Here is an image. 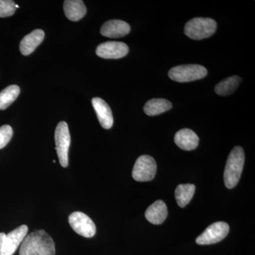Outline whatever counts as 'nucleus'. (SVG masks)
I'll return each instance as SVG.
<instances>
[{
  "label": "nucleus",
  "instance_id": "obj_1",
  "mask_svg": "<svg viewBox=\"0 0 255 255\" xmlns=\"http://www.w3.org/2000/svg\"><path fill=\"white\" fill-rule=\"evenodd\" d=\"M55 243L49 235L39 230L26 236L19 250V255H55Z\"/></svg>",
  "mask_w": 255,
  "mask_h": 255
},
{
  "label": "nucleus",
  "instance_id": "obj_2",
  "mask_svg": "<svg viewBox=\"0 0 255 255\" xmlns=\"http://www.w3.org/2000/svg\"><path fill=\"white\" fill-rule=\"evenodd\" d=\"M245 163V152L243 147L237 146L231 151L224 171L226 187L233 189L237 185Z\"/></svg>",
  "mask_w": 255,
  "mask_h": 255
},
{
  "label": "nucleus",
  "instance_id": "obj_3",
  "mask_svg": "<svg viewBox=\"0 0 255 255\" xmlns=\"http://www.w3.org/2000/svg\"><path fill=\"white\" fill-rule=\"evenodd\" d=\"M216 28L217 23L212 18L197 17L186 23L184 33L191 39L202 40L212 36Z\"/></svg>",
  "mask_w": 255,
  "mask_h": 255
},
{
  "label": "nucleus",
  "instance_id": "obj_4",
  "mask_svg": "<svg viewBox=\"0 0 255 255\" xmlns=\"http://www.w3.org/2000/svg\"><path fill=\"white\" fill-rule=\"evenodd\" d=\"M208 71L199 65H183L174 67L169 71L171 80L178 82H189L205 78Z\"/></svg>",
  "mask_w": 255,
  "mask_h": 255
},
{
  "label": "nucleus",
  "instance_id": "obj_5",
  "mask_svg": "<svg viewBox=\"0 0 255 255\" xmlns=\"http://www.w3.org/2000/svg\"><path fill=\"white\" fill-rule=\"evenodd\" d=\"M28 226L22 225L5 234L0 233V255H13L27 236Z\"/></svg>",
  "mask_w": 255,
  "mask_h": 255
},
{
  "label": "nucleus",
  "instance_id": "obj_6",
  "mask_svg": "<svg viewBox=\"0 0 255 255\" xmlns=\"http://www.w3.org/2000/svg\"><path fill=\"white\" fill-rule=\"evenodd\" d=\"M55 150H57L60 163L62 167L68 166V152L70 149V137L68 124L65 122H60L57 126L55 131Z\"/></svg>",
  "mask_w": 255,
  "mask_h": 255
},
{
  "label": "nucleus",
  "instance_id": "obj_7",
  "mask_svg": "<svg viewBox=\"0 0 255 255\" xmlns=\"http://www.w3.org/2000/svg\"><path fill=\"white\" fill-rule=\"evenodd\" d=\"M157 172V164L150 155H141L137 159L132 169V178L137 182H148L154 179Z\"/></svg>",
  "mask_w": 255,
  "mask_h": 255
},
{
  "label": "nucleus",
  "instance_id": "obj_8",
  "mask_svg": "<svg viewBox=\"0 0 255 255\" xmlns=\"http://www.w3.org/2000/svg\"><path fill=\"white\" fill-rule=\"evenodd\" d=\"M69 223L75 233L85 238H92L96 233L95 223L84 213L76 211L70 215Z\"/></svg>",
  "mask_w": 255,
  "mask_h": 255
},
{
  "label": "nucleus",
  "instance_id": "obj_9",
  "mask_svg": "<svg viewBox=\"0 0 255 255\" xmlns=\"http://www.w3.org/2000/svg\"><path fill=\"white\" fill-rule=\"evenodd\" d=\"M230 227L228 223L216 222L210 225L205 231L196 240V243L201 246L219 243L227 236Z\"/></svg>",
  "mask_w": 255,
  "mask_h": 255
},
{
  "label": "nucleus",
  "instance_id": "obj_10",
  "mask_svg": "<svg viewBox=\"0 0 255 255\" xmlns=\"http://www.w3.org/2000/svg\"><path fill=\"white\" fill-rule=\"evenodd\" d=\"M128 51V47L123 42L107 41L99 45L96 53L105 59H119L125 57Z\"/></svg>",
  "mask_w": 255,
  "mask_h": 255
},
{
  "label": "nucleus",
  "instance_id": "obj_11",
  "mask_svg": "<svg viewBox=\"0 0 255 255\" xmlns=\"http://www.w3.org/2000/svg\"><path fill=\"white\" fill-rule=\"evenodd\" d=\"M130 31V25L122 20H110L102 25L100 32L102 36L108 38H117L128 34Z\"/></svg>",
  "mask_w": 255,
  "mask_h": 255
},
{
  "label": "nucleus",
  "instance_id": "obj_12",
  "mask_svg": "<svg viewBox=\"0 0 255 255\" xmlns=\"http://www.w3.org/2000/svg\"><path fill=\"white\" fill-rule=\"evenodd\" d=\"M92 103L101 126L104 128L110 129L114 124V118L110 106L99 97L92 99Z\"/></svg>",
  "mask_w": 255,
  "mask_h": 255
},
{
  "label": "nucleus",
  "instance_id": "obj_13",
  "mask_svg": "<svg viewBox=\"0 0 255 255\" xmlns=\"http://www.w3.org/2000/svg\"><path fill=\"white\" fill-rule=\"evenodd\" d=\"M174 142L178 147L184 150H194L199 145V138L195 132L188 128L182 129L176 133Z\"/></svg>",
  "mask_w": 255,
  "mask_h": 255
},
{
  "label": "nucleus",
  "instance_id": "obj_14",
  "mask_svg": "<svg viewBox=\"0 0 255 255\" xmlns=\"http://www.w3.org/2000/svg\"><path fill=\"white\" fill-rule=\"evenodd\" d=\"M45 33L43 30L36 29L23 37L20 43V51L23 55L31 54L43 41Z\"/></svg>",
  "mask_w": 255,
  "mask_h": 255
},
{
  "label": "nucleus",
  "instance_id": "obj_15",
  "mask_svg": "<svg viewBox=\"0 0 255 255\" xmlns=\"http://www.w3.org/2000/svg\"><path fill=\"white\" fill-rule=\"evenodd\" d=\"M168 211L164 201L158 200L149 206L145 211V218L154 225H159L167 219Z\"/></svg>",
  "mask_w": 255,
  "mask_h": 255
},
{
  "label": "nucleus",
  "instance_id": "obj_16",
  "mask_svg": "<svg viewBox=\"0 0 255 255\" xmlns=\"http://www.w3.org/2000/svg\"><path fill=\"white\" fill-rule=\"evenodd\" d=\"M64 11L70 21H78L85 16L87 8L82 0H66L64 1Z\"/></svg>",
  "mask_w": 255,
  "mask_h": 255
},
{
  "label": "nucleus",
  "instance_id": "obj_17",
  "mask_svg": "<svg viewBox=\"0 0 255 255\" xmlns=\"http://www.w3.org/2000/svg\"><path fill=\"white\" fill-rule=\"evenodd\" d=\"M172 108V105L164 99H152L144 106V112L147 115L156 116L167 112Z\"/></svg>",
  "mask_w": 255,
  "mask_h": 255
},
{
  "label": "nucleus",
  "instance_id": "obj_18",
  "mask_svg": "<svg viewBox=\"0 0 255 255\" xmlns=\"http://www.w3.org/2000/svg\"><path fill=\"white\" fill-rule=\"evenodd\" d=\"M195 189L196 187L194 184H179L175 190V198L178 205L181 208L185 207L192 199Z\"/></svg>",
  "mask_w": 255,
  "mask_h": 255
},
{
  "label": "nucleus",
  "instance_id": "obj_19",
  "mask_svg": "<svg viewBox=\"0 0 255 255\" xmlns=\"http://www.w3.org/2000/svg\"><path fill=\"white\" fill-rule=\"evenodd\" d=\"M241 78L238 76H232L225 79L215 87V92L220 96L231 95L237 90L241 84Z\"/></svg>",
  "mask_w": 255,
  "mask_h": 255
},
{
  "label": "nucleus",
  "instance_id": "obj_20",
  "mask_svg": "<svg viewBox=\"0 0 255 255\" xmlns=\"http://www.w3.org/2000/svg\"><path fill=\"white\" fill-rule=\"evenodd\" d=\"M20 94L19 87L16 85H10L0 92V110H6Z\"/></svg>",
  "mask_w": 255,
  "mask_h": 255
},
{
  "label": "nucleus",
  "instance_id": "obj_21",
  "mask_svg": "<svg viewBox=\"0 0 255 255\" xmlns=\"http://www.w3.org/2000/svg\"><path fill=\"white\" fill-rule=\"evenodd\" d=\"M14 1L0 0V17H8L12 16L16 11Z\"/></svg>",
  "mask_w": 255,
  "mask_h": 255
},
{
  "label": "nucleus",
  "instance_id": "obj_22",
  "mask_svg": "<svg viewBox=\"0 0 255 255\" xmlns=\"http://www.w3.org/2000/svg\"><path fill=\"white\" fill-rule=\"evenodd\" d=\"M13 136L12 128L9 125L0 127V149L4 148Z\"/></svg>",
  "mask_w": 255,
  "mask_h": 255
},
{
  "label": "nucleus",
  "instance_id": "obj_23",
  "mask_svg": "<svg viewBox=\"0 0 255 255\" xmlns=\"http://www.w3.org/2000/svg\"><path fill=\"white\" fill-rule=\"evenodd\" d=\"M15 7H16V8L19 7V6H18V5H17V4H16V5H15Z\"/></svg>",
  "mask_w": 255,
  "mask_h": 255
}]
</instances>
